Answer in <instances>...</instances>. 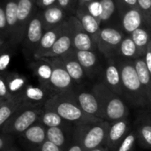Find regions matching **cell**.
<instances>
[{"mask_svg": "<svg viewBox=\"0 0 151 151\" xmlns=\"http://www.w3.org/2000/svg\"><path fill=\"white\" fill-rule=\"evenodd\" d=\"M2 151H21L19 150L18 148H16V147H14V146H11V147H9V148H7V149H5V150H4Z\"/></svg>", "mask_w": 151, "mask_h": 151, "instance_id": "f907efd6", "label": "cell"}, {"mask_svg": "<svg viewBox=\"0 0 151 151\" xmlns=\"http://www.w3.org/2000/svg\"><path fill=\"white\" fill-rule=\"evenodd\" d=\"M73 35H72V27L71 24L68 20L66 19L65 27L60 35V36L58 38L52 48L45 54L43 58H59L71 50H73Z\"/></svg>", "mask_w": 151, "mask_h": 151, "instance_id": "ac0fdd59", "label": "cell"}, {"mask_svg": "<svg viewBox=\"0 0 151 151\" xmlns=\"http://www.w3.org/2000/svg\"><path fill=\"white\" fill-rule=\"evenodd\" d=\"M0 38L6 39L8 41L7 22H6L5 12H4V7L3 2H0Z\"/></svg>", "mask_w": 151, "mask_h": 151, "instance_id": "8d00e7d4", "label": "cell"}, {"mask_svg": "<svg viewBox=\"0 0 151 151\" xmlns=\"http://www.w3.org/2000/svg\"><path fill=\"white\" fill-rule=\"evenodd\" d=\"M68 20L72 27L73 50L98 51L94 38L83 29L79 19L74 15H72L68 18Z\"/></svg>", "mask_w": 151, "mask_h": 151, "instance_id": "7c38bea8", "label": "cell"}, {"mask_svg": "<svg viewBox=\"0 0 151 151\" xmlns=\"http://www.w3.org/2000/svg\"><path fill=\"white\" fill-rule=\"evenodd\" d=\"M24 105L26 104L22 102L19 96L12 97V99L4 101L0 104V133L13 114Z\"/></svg>", "mask_w": 151, "mask_h": 151, "instance_id": "f1b7e54d", "label": "cell"}, {"mask_svg": "<svg viewBox=\"0 0 151 151\" xmlns=\"http://www.w3.org/2000/svg\"><path fill=\"white\" fill-rule=\"evenodd\" d=\"M44 31L45 30L40 12H35L26 28L25 35L21 42L23 52L27 58L33 59V55L42 39Z\"/></svg>", "mask_w": 151, "mask_h": 151, "instance_id": "52a82bcc", "label": "cell"}, {"mask_svg": "<svg viewBox=\"0 0 151 151\" xmlns=\"http://www.w3.org/2000/svg\"><path fill=\"white\" fill-rule=\"evenodd\" d=\"M48 59L52 67L50 77V87L52 90L55 93H65L74 90L76 85L65 69L60 59L58 58H50Z\"/></svg>", "mask_w": 151, "mask_h": 151, "instance_id": "ba28073f", "label": "cell"}, {"mask_svg": "<svg viewBox=\"0 0 151 151\" xmlns=\"http://www.w3.org/2000/svg\"><path fill=\"white\" fill-rule=\"evenodd\" d=\"M72 127H47L46 128V140L52 142L60 149L65 150L73 140V134L70 135L69 132Z\"/></svg>", "mask_w": 151, "mask_h": 151, "instance_id": "cb8c5ba5", "label": "cell"}, {"mask_svg": "<svg viewBox=\"0 0 151 151\" xmlns=\"http://www.w3.org/2000/svg\"><path fill=\"white\" fill-rule=\"evenodd\" d=\"M74 13V16L79 19L83 29L95 40L101 27L98 20L90 13H88L85 7H77Z\"/></svg>", "mask_w": 151, "mask_h": 151, "instance_id": "4316f807", "label": "cell"}, {"mask_svg": "<svg viewBox=\"0 0 151 151\" xmlns=\"http://www.w3.org/2000/svg\"><path fill=\"white\" fill-rule=\"evenodd\" d=\"M8 44H9V42H8L6 39L0 38V51H1L4 48H5Z\"/></svg>", "mask_w": 151, "mask_h": 151, "instance_id": "c3c4849f", "label": "cell"}, {"mask_svg": "<svg viewBox=\"0 0 151 151\" xmlns=\"http://www.w3.org/2000/svg\"><path fill=\"white\" fill-rule=\"evenodd\" d=\"M4 7L7 22L8 42L13 46L17 31V0H4Z\"/></svg>", "mask_w": 151, "mask_h": 151, "instance_id": "d4e9b609", "label": "cell"}, {"mask_svg": "<svg viewBox=\"0 0 151 151\" xmlns=\"http://www.w3.org/2000/svg\"><path fill=\"white\" fill-rule=\"evenodd\" d=\"M30 68L34 75L37 78L40 85L48 88H51L50 77L52 67L47 58H42L40 59L33 60L30 64Z\"/></svg>", "mask_w": 151, "mask_h": 151, "instance_id": "603a6c76", "label": "cell"}, {"mask_svg": "<svg viewBox=\"0 0 151 151\" xmlns=\"http://www.w3.org/2000/svg\"><path fill=\"white\" fill-rule=\"evenodd\" d=\"M94 0H77V7H85L88 4Z\"/></svg>", "mask_w": 151, "mask_h": 151, "instance_id": "7dc6e473", "label": "cell"}, {"mask_svg": "<svg viewBox=\"0 0 151 151\" xmlns=\"http://www.w3.org/2000/svg\"><path fill=\"white\" fill-rule=\"evenodd\" d=\"M56 93L51 89L40 84L27 83L19 95L22 102L27 106H43L44 104Z\"/></svg>", "mask_w": 151, "mask_h": 151, "instance_id": "8fae6325", "label": "cell"}, {"mask_svg": "<svg viewBox=\"0 0 151 151\" xmlns=\"http://www.w3.org/2000/svg\"><path fill=\"white\" fill-rule=\"evenodd\" d=\"M19 136L27 150L38 151L46 141V127L36 122Z\"/></svg>", "mask_w": 151, "mask_h": 151, "instance_id": "9a60e30c", "label": "cell"}, {"mask_svg": "<svg viewBox=\"0 0 151 151\" xmlns=\"http://www.w3.org/2000/svg\"><path fill=\"white\" fill-rule=\"evenodd\" d=\"M40 124L47 127H72V124L65 121L63 118H61L57 112L47 110L43 108V111L39 117L38 121Z\"/></svg>", "mask_w": 151, "mask_h": 151, "instance_id": "1f68e13d", "label": "cell"}, {"mask_svg": "<svg viewBox=\"0 0 151 151\" xmlns=\"http://www.w3.org/2000/svg\"><path fill=\"white\" fill-rule=\"evenodd\" d=\"M44 109L57 112L65 121L73 125L91 124L103 119L85 113L78 105L73 90L65 93H56L43 105Z\"/></svg>", "mask_w": 151, "mask_h": 151, "instance_id": "6da1fadb", "label": "cell"}, {"mask_svg": "<svg viewBox=\"0 0 151 151\" xmlns=\"http://www.w3.org/2000/svg\"><path fill=\"white\" fill-rule=\"evenodd\" d=\"M40 15L44 30H48L64 23L66 20L67 12L58 5L54 4L43 9L40 12Z\"/></svg>", "mask_w": 151, "mask_h": 151, "instance_id": "7402d4cb", "label": "cell"}, {"mask_svg": "<svg viewBox=\"0 0 151 151\" xmlns=\"http://www.w3.org/2000/svg\"><path fill=\"white\" fill-rule=\"evenodd\" d=\"M3 102H4V101H3V100H1V99H0V104H2Z\"/></svg>", "mask_w": 151, "mask_h": 151, "instance_id": "f5cc1de1", "label": "cell"}, {"mask_svg": "<svg viewBox=\"0 0 151 151\" xmlns=\"http://www.w3.org/2000/svg\"><path fill=\"white\" fill-rule=\"evenodd\" d=\"M3 75L6 81L7 88L11 96L13 97L19 96V95L28 83L26 76L15 72H6Z\"/></svg>", "mask_w": 151, "mask_h": 151, "instance_id": "f546056e", "label": "cell"}, {"mask_svg": "<svg viewBox=\"0 0 151 151\" xmlns=\"http://www.w3.org/2000/svg\"><path fill=\"white\" fill-rule=\"evenodd\" d=\"M131 129L132 127L128 118L110 123L105 145L111 151H115L119 144L131 131Z\"/></svg>", "mask_w": 151, "mask_h": 151, "instance_id": "2e32d148", "label": "cell"}, {"mask_svg": "<svg viewBox=\"0 0 151 151\" xmlns=\"http://www.w3.org/2000/svg\"><path fill=\"white\" fill-rule=\"evenodd\" d=\"M119 25L124 34L130 35L137 28L148 24L138 8H128L121 12Z\"/></svg>", "mask_w": 151, "mask_h": 151, "instance_id": "e0dca14e", "label": "cell"}, {"mask_svg": "<svg viewBox=\"0 0 151 151\" xmlns=\"http://www.w3.org/2000/svg\"><path fill=\"white\" fill-rule=\"evenodd\" d=\"M58 58L60 59L65 69L66 70V72L68 73V74L70 75L71 79L73 80L76 86H81L86 81L88 77L85 73L84 69L75 58L73 54V50L59 57Z\"/></svg>", "mask_w": 151, "mask_h": 151, "instance_id": "d6986e66", "label": "cell"}, {"mask_svg": "<svg viewBox=\"0 0 151 151\" xmlns=\"http://www.w3.org/2000/svg\"><path fill=\"white\" fill-rule=\"evenodd\" d=\"M65 151H84V150L77 142L72 140V142H70V144L68 145V147L65 149Z\"/></svg>", "mask_w": 151, "mask_h": 151, "instance_id": "bcb514c9", "label": "cell"}, {"mask_svg": "<svg viewBox=\"0 0 151 151\" xmlns=\"http://www.w3.org/2000/svg\"><path fill=\"white\" fill-rule=\"evenodd\" d=\"M137 142H138L137 133L134 128H132L131 131L126 135V137L119 144L115 151H134V146Z\"/></svg>", "mask_w": 151, "mask_h": 151, "instance_id": "836d02e7", "label": "cell"}, {"mask_svg": "<svg viewBox=\"0 0 151 151\" xmlns=\"http://www.w3.org/2000/svg\"><path fill=\"white\" fill-rule=\"evenodd\" d=\"M12 137L13 136L3 133L0 134V151L4 150L11 146H13L14 140Z\"/></svg>", "mask_w": 151, "mask_h": 151, "instance_id": "60d3db41", "label": "cell"}, {"mask_svg": "<svg viewBox=\"0 0 151 151\" xmlns=\"http://www.w3.org/2000/svg\"><path fill=\"white\" fill-rule=\"evenodd\" d=\"M73 95L78 105L85 113L103 119L99 102L92 90L75 88L73 90Z\"/></svg>", "mask_w": 151, "mask_h": 151, "instance_id": "5bb4252c", "label": "cell"}, {"mask_svg": "<svg viewBox=\"0 0 151 151\" xmlns=\"http://www.w3.org/2000/svg\"><path fill=\"white\" fill-rule=\"evenodd\" d=\"M143 58H144V60H145V63H146V65L148 67V70L149 72L151 74V41L150 42L147 49H146V51L143 55Z\"/></svg>", "mask_w": 151, "mask_h": 151, "instance_id": "ee69618b", "label": "cell"}, {"mask_svg": "<svg viewBox=\"0 0 151 151\" xmlns=\"http://www.w3.org/2000/svg\"><path fill=\"white\" fill-rule=\"evenodd\" d=\"M117 63L121 78L122 98L134 107L148 108L149 101L139 81L134 60L117 58Z\"/></svg>", "mask_w": 151, "mask_h": 151, "instance_id": "7a4b0ae2", "label": "cell"}, {"mask_svg": "<svg viewBox=\"0 0 151 151\" xmlns=\"http://www.w3.org/2000/svg\"><path fill=\"white\" fill-rule=\"evenodd\" d=\"M73 54L84 69L88 79L94 80L99 78L100 81L104 65H101L100 56L102 55L99 53V51L73 50Z\"/></svg>", "mask_w": 151, "mask_h": 151, "instance_id": "9c48e42d", "label": "cell"}, {"mask_svg": "<svg viewBox=\"0 0 151 151\" xmlns=\"http://www.w3.org/2000/svg\"><path fill=\"white\" fill-rule=\"evenodd\" d=\"M38 151H65L64 150L60 149L59 147L56 146L55 144H53L52 142H49V141H45L43 142V144L40 147Z\"/></svg>", "mask_w": 151, "mask_h": 151, "instance_id": "7bdbcfd3", "label": "cell"}, {"mask_svg": "<svg viewBox=\"0 0 151 151\" xmlns=\"http://www.w3.org/2000/svg\"><path fill=\"white\" fill-rule=\"evenodd\" d=\"M138 57H140L139 50L134 42L130 35H126L119 45L118 58L122 59L134 60Z\"/></svg>", "mask_w": 151, "mask_h": 151, "instance_id": "d6a6232c", "label": "cell"}, {"mask_svg": "<svg viewBox=\"0 0 151 151\" xmlns=\"http://www.w3.org/2000/svg\"><path fill=\"white\" fill-rule=\"evenodd\" d=\"M131 38L134 42L140 57L143 56L146 49L151 41V27L149 25H143L141 27L134 30L131 35Z\"/></svg>", "mask_w": 151, "mask_h": 151, "instance_id": "4dcf8cb0", "label": "cell"}, {"mask_svg": "<svg viewBox=\"0 0 151 151\" xmlns=\"http://www.w3.org/2000/svg\"><path fill=\"white\" fill-rule=\"evenodd\" d=\"M43 111V106L24 105L19 109L3 127L1 133L9 135H20L35 124Z\"/></svg>", "mask_w": 151, "mask_h": 151, "instance_id": "5b68a950", "label": "cell"}, {"mask_svg": "<svg viewBox=\"0 0 151 151\" xmlns=\"http://www.w3.org/2000/svg\"><path fill=\"white\" fill-rule=\"evenodd\" d=\"M99 81L103 82L110 90L122 97L121 78L117 58L105 59V64Z\"/></svg>", "mask_w": 151, "mask_h": 151, "instance_id": "4fadbf2b", "label": "cell"}, {"mask_svg": "<svg viewBox=\"0 0 151 151\" xmlns=\"http://www.w3.org/2000/svg\"><path fill=\"white\" fill-rule=\"evenodd\" d=\"M12 47V46L9 43L0 51V74H4V73H6L11 64L12 57V52L11 49Z\"/></svg>", "mask_w": 151, "mask_h": 151, "instance_id": "e575fe53", "label": "cell"}, {"mask_svg": "<svg viewBox=\"0 0 151 151\" xmlns=\"http://www.w3.org/2000/svg\"><path fill=\"white\" fill-rule=\"evenodd\" d=\"M36 6L41 9H45L47 7L57 4V0H36Z\"/></svg>", "mask_w": 151, "mask_h": 151, "instance_id": "f6af8a7d", "label": "cell"}, {"mask_svg": "<svg viewBox=\"0 0 151 151\" xmlns=\"http://www.w3.org/2000/svg\"><path fill=\"white\" fill-rule=\"evenodd\" d=\"M57 5L65 10L67 13H74L77 8V0H57Z\"/></svg>", "mask_w": 151, "mask_h": 151, "instance_id": "f35d334b", "label": "cell"}, {"mask_svg": "<svg viewBox=\"0 0 151 151\" xmlns=\"http://www.w3.org/2000/svg\"><path fill=\"white\" fill-rule=\"evenodd\" d=\"M13 96H11L8 88H7V84H6V81L4 77L3 74H0V99L3 101H7L12 99Z\"/></svg>", "mask_w": 151, "mask_h": 151, "instance_id": "ab89813d", "label": "cell"}, {"mask_svg": "<svg viewBox=\"0 0 151 151\" xmlns=\"http://www.w3.org/2000/svg\"><path fill=\"white\" fill-rule=\"evenodd\" d=\"M35 1H36V0H35Z\"/></svg>", "mask_w": 151, "mask_h": 151, "instance_id": "db71d44e", "label": "cell"}, {"mask_svg": "<svg viewBox=\"0 0 151 151\" xmlns=\"http://www.w3.org/2000/svg\"><path fill=\"white\" fill-rule=\"evenodd\" d=\"M86 10L97 20L102 14V5L99 0H94L85 6Z\"/></svg>", "mask_w": 151, "mask_h": 151, "instance_id": "74e56055", "label": "cell"}, {"mask_svg": "<svg viewBox=\"0 0 151 151\" xmlns=\"http://www.w3.org/2000/svg\"><path fill=\"white\" fill-rule=\"evenodd\" d=\"M125 36L119 27H101L95 38L97 50L105 59L118 58L119 48Z\"/></svg>", "mask_w": 151, "mask_h": 151, "instance_id": "8992f818", "label": "cell"}, {"mask_svg": "<svg viewBox=\"0 0 151 151\" xmlns=\"http://www.w3.org/2000/svg\"><path fill=\"white\" fill-rule=\"evenodd\" d=\"M65 23H66V20L56 27H53V28L44 31V33L42 36V39L33 55V60H36V59H40V58H43L45 56V54L52 48V46L54 45V43L56 42L58 38L62 34V32L65 27Z\"/></svg>", "mask_w": 151, "mask_h": 151, "instance_id": "ffe728a7", "label": "cell"}, {"mask_svg": "<svg viewBox=\"0 0 151 151\" xmlns=\"http://www.w3.org/2000/svg\"><path fill=\"white\" fill-rule=\"evenodd\" d=\"M149 109H150V113L151 114V100L150 102V104H149Z\"/></svg>", "mask_w": 151, "mask_h": 151, "instance_id": "816d5d0a", "label": "cell"}, {"mask_svg": "<svg viewBox=\"0 0 151 151\" xmlns=\"http://www.w3.org/2000/svg\"><path fill=\"white\" fill-rule=\"evenodd\" d=\"M36 7L35 0H17V31L13 46L21 43L26 28L36 12Z\"/></svg>", "mask_w": 151, "mask_h": 151, "instance_id": "30bf717a", "label": "cell"}, {"mask_svg": "<svg viewBox=\"0 0 151 151\" xmlns=\"http://www.w3.org/2000/svg\"><path fill=\"white\" fill-rule=\"evenodd\" d=\"M134 68L136 70L139 81L143 88L145 96L149 101V104L151 100V74L148 70L143 56L138 57L134 60ZM149 108V107H148Z\"/></svg>", "mask_w": 151, "mask_h": 151, "instance_id": "83f0119b", "label": "cell"}, {"mask_svg": "<svg viewBox=\"0 0 151 151\" xmlns=\"http://www.w3.org/2000/svg\"><path fill=\"white\" fill-rule=\"evenodd\" d=\"M90 151H111L109 150V148L106 146V145H104V146H100V147H97L94 150H91Z\"/></svg>", "mask_w": 151, "mask_h": 151, "instance_id": "681fc988", "label": "cell"}, {"mask_svg": "<svg viewBox=\"0 0 151 151\" xmlns=\"http://www.w3.org/2000/svg\"><path fill=\"white\" fill-rule=\"evenodd\" d=\"M109 127L110 123L105 120L91 124L74 125L73 140L77 142L84 151H90L105 145Z\"/></svg>", "mask_w": 151, "mask_h": 151, "instance_id": "277c9868", "label": "cell"}, {"mask_svg": "<svg viewBox=\"0 0 151 151\" xmlns=\"http://www.w3.org/2000/svg\"><path fill=\"white\" fill-rule=\"evenodd\" d=\"M120 8V13L122 11L128 8H138L137 0H117Z\"/></svg>", "mask_w": 151, "mask_h": 151, "instance_id": "b9f144b4", "label": "cell"}, {"mask_svg": "<svg viewBox=\"0 0 151 151\" xmlns=\"http://www.w3.org/2000/svg\"><path fill=\"white\" fill-rule=\"evenodd\" d=\"M91 90L99 102L104 120L111 123L128 118L129 108L127 104L120 96L110 90L103 82L96 81Z\"/></svg>", "mask_w": 151, "mask_h": 151, "instance_id": "3957f363", "label": "cell"}, {"mask_svg": "<svg viewBox=\"0 0 151 151\" xmlns=\"http://www.w3.org/2000/svg\"><path fill=\"white\" fill-rule=\"evenodd\" d=\"M137 4L147 24L151 27V0H137Z\"/></svg>", "mask_w": 151, "mask_h": 151, "instance_id": "d590c367", "label": "cell"}, {"mask_svg": "<svg viewBox=\"0 0 151 151\" xmlns=\"http://www.w3.org/2000/svg\"><path fill=\"white\" fill-rule=\"evenodd\" d=\"M134 129L141 145L144 148L151 149V114L150 112L142 114L137 119Z\"/></svg>", "mask_w": 151, "mask_h": 151, "instance_id": "484cf974", "label": "cell"}, {"mask_svg": "<svg viewBox=\"0 0 151 151\" xmlns=\"http://www.w3.org/2000/svg\"><path fill=\"white\" fill-rule=\"evenodd\" d=\"M102 5V14L98 19L100 27H119L120 8L117 0H99Z\"/></svg>", "mask_w": 151, "mask_h": 151, "instance_id": "44dd1931", "label": "cell"}]
</instances>
